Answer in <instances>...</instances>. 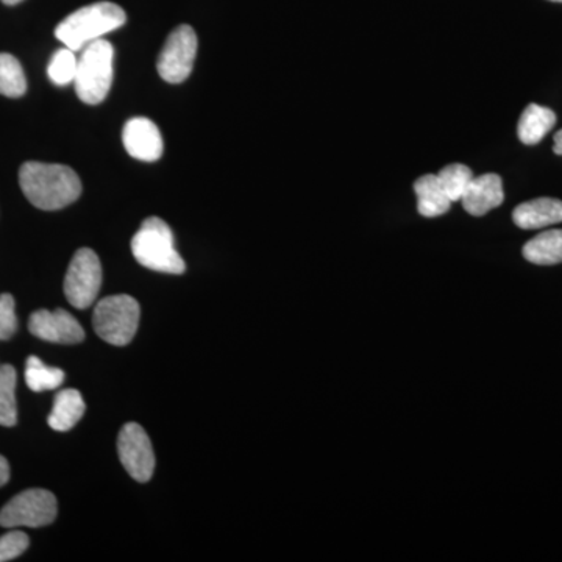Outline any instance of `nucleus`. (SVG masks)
<instances>
[{
  "label": "nucleus",
  "mask_w": 562,
  "mask_h": 562,
  "mask_svg": "<svg viewBox=\"0 0 562 562\" xmlns=\"http://www.w3.org/2000/svg\"><path fill=\"white\" fill-rule=\"evenodd\" d=\"M16 369L0 366V425L14 427L18 424Z\"/></svg>",
  "instance_id": "obj_18"
},
{
  "label": "nucleus",
  "mask_w": 562,
  "mask_h": 562,
  "mask_svg": "<svg viewBox=\"0 0 562 562\" xmlns=\"http://www.w3.org/2000/svg\"><path fill=\"white\" fill-rule=\"evenodd\" d=\"M553 151L554 154L560 155V157H562V131L558 132L557 135H554Z\"/></svg>",
  "instance_id": "obj_26"
},
{
  "label": "nucleus",
  "mask_w": 562,
  "mask_h": 562,
  "mask_svg": "<svg viewBox=\"0 0 562 562\" xmlns=\"http://www.w3.org/2000/svg\"><path fill=\"white\" fill-rule=\"evenodd\" d=\"M554 124H557V114L553 110L538 103H530L520 116L517 135L527 146H536L546 138L547 133L552 131Z\"/></svg>",
  "instance_id": "obj_15"
},
{
  "label": "nucleus",
  "mask_w": 562,
  "mask_h": 562,
  "mask_svg": "<svg viewBox=\"0 0 562 562\" xmlns=\"http://www.w3.org/2000/svg\"><path fill=\"white\" fill-rule=\"evenodd\" d=\"M552 2H562V0H552Z\"/></svg>",
  "instance_id": "obj_28"
},
{
  "label": "nucleus",
  "mask_w": 562,
  "mask_h": 562,
  "mask_svg": "<svg viewBox=\"0 0 562 562\" xmlns=\"http://www.w3.org/2000/svg\"><path fill=\"white\" fill-rule=\"evenodd\" d=\"M113 60L110 41L99 38L83 47L74 79L81 102L98 105L105 101L113 85Z\"/></svg>",
  "instance_id": "obj_4"
},
{
  "label": "nucleus",
  "mask_w": 562,
  "mask_h": 562,
  "mask_svg": "<svg viewBox=\"0 0 562 562\" xmlns=\"http://www.w3.org/2000/svg\"><path fill=\"white\" fill-rule=\"evenodd\" d=\"M20 184L27 201L44 211L66 209L81 194L79 176L65 165L24 162L20 169Z\"/></svg>",
  "instance_id": "obj_1"
},
{
  "label": "nucleus",
  "mask_w": 562,
  "mask_h": 562,
  "mask_svg": "<svg viewBox=\"0 0 562 562\" xmlns=\"http://www.w3.org/2000/svg\"><path fill=\"white\" fill-rule=\"evenodd\" d=\"M101 286L102 266L98 255L91 249L77 250L65 277L66 299L74 308H90Z\"/></svg>",
  "instance_id": "obj_7"
},
{
  "label": "nucleus",
  "mask_w": 562,
  "mask_h": 562,
  "mask_svg": "<svg viewBox=\"0 0 562 562\" xmlns=\"http://www.w3.org/2000/svg\"><path fill=\"white\" fill-rule=\"evenodd\" d=\"M18 331V317L14 313V299L11 294L0 295V341H9Z\"/></svg>",
  "instance_id": "obj_24"
},
{
  "label": "nucleus",
  "mask_w": 562,
  "mask_h": 562,
  "mask_svg": "<svg viewBox=\"0 0 562 562\" xmlns=\"http://www.w3.org/2000/svg\"><path fill=\"white\" fill-rule=\"evenodd\" d=\"M139 314V303L132 295H110L95 306L92 327L111 346H127L138 330Z\"/></svg>",
  "instance_id": "obj_5"
},
{
  "label": "nucleus",
  "mask_w": 562,
  "mask_h": 562,
  "mask_svg": "<svg viewBox=\"0 0 562 562\" xmlns=\"http://www.w3.org/2000/svg\"><path fill=\"white\" fill-rule=\"evenodd\" d=\"M29 536L22 531H10L0 538V562L16 560L29 549Z\"/></svg>",
  "instance_id": "obj_23"
},
{
  "label": "nucleus",
  "mask_w": 562,
  "mask_h": 562,
  "mask_svg": "<svg viewBox=\"0 0 562 562\" xmlns=\"http://www.w3.org/2000/svg\"><path fill=\"white\" fill-rule=\"evenodd\" d=\"M127 21V14L113 2H95L74 11L55 29V36L70 50H83L92 41L117 31Z\"/></svg>",
  "instance_id": "obj_2"
},
{
  "label": "nucleus",
  "mask_w": 562,
  "mask_h": 562,
  "mask_svg": "<svg viewBox=\"0 0 562 562\" xmlns=\"http://www.w3.org/2000/svg\"><path fill=\"white\" fill-rule=\"evenodd\" d=\"M5 5H18V3H21L22 0H2Z\"/></svg>",
  "instance_id": "obj_27"
},
{
  "label": "nucleus",
  "mask_w": 562,
  "mask_h": 562,
  "mask_svg": "<svg viewBox=\"0 0 562 562\" xmlns=\"http://www.w3.org/2000/svg\"><path fill=\"white\" fill-rule=\"evenodd\" d=\"M87 412L83 397L79 391L65 390L55 395L54 409L47 417V424L52 430L69 431L70 428L79 424L81 417Z\"/></svg>",
  "instance_id": "obj_14"
},
{
  "label": "nucleus",
  "mask_w": 562,
  "mask_h": 562,
  "mask_svg": "<svg viewBox=\"0 0 562 562\" xmlns=\"http://www.w3.org/2000/svg\"><path fill=\"white\" fill-rule=\"evenodd\" d=\"M77 65H79V60H77L76 52L70 50L69 47L55 52L49 66H47L49 79L58 87L72 83L76 79Z\"/></svg>",
  "instance_id": "obj_22"
},
{
  "label": "nucleus",
  "mask_w": 562,
  "mask_h": 562,
  "mask_svg": "<svg viewBox=\"0 0 562 562\" xmlns=\"http://www.w3.org/2000/svg\"><path fill=\"white\" fill-rule=\"evenodd\" d=\"M513 221L522 231H538L562 222V201L552 198L524 202L514 210Z\"/></svg>",
  "instance_id": "obj_13"
},
{
  "label": "nucleus",
  "mask_w": 562,
  "mask_h": 562,
  "mask_svg": "<svg viewBox=\"0 0 562 562\" xmlns=\"http://www.w3.org/2000/svg\"><path fill=\"white\" fill-rule=\"evenodd\" d=\"M439 183L446 191L447 198L453 202H461L462 195L472 183L473 173L465 165H449L438 173Z\"/></svg>",
  "instance_id": "obj_21"
},
{
  "label": "nucleus",
  "mask_w": 562,
  "mask_h": 562,
  "mask_svg": "<svg viewBox=\"0 0 562 562\" xmlns=\"http://www.w3.org/2000/svg\"><path fill=\"white\" fill-rule=\"evenodd\" d=\"M57 498L46 490H29L11 498L0 512V527L41 528L57 519Z\"/></svg>",
  "instance_id": "obj_6"
},
{
  "label": "nucleus",
  "mask_w": 562,
  "mask_h": 562,
  "mask_svg": "<svg viewBox=\"0 0 562 562\" xmlns=\"http://www.w3.org/2000/svg\"><path fill=\"white\" fill-rule=\"evenodd\" d=\"M417 195V211L424 217H439L446 214L452 206V201L447 198L446 191L439 183L438 176H422L414 183Z\"/></svg>",
  "instance_id": "obj_16"
},
{
  "label": "nucleus",
  "mask_w": 562,
  "mask_h": 562,
  "mask_svg": "<svg viewBox=\"0 0 562 562\" xmlns=\"http://www.w3.org/2000/svg\"><path fill=\"white\" fill-rule=\"evenodd\" d=\"M505 201L503 181L497 173H484L473 177L468 191L462 195L461 203L471 216L482 217L490 211L498 209Z\"/></svg>",
  "instance_id": "obj_12"
},
{
  "label": "nucleus",
  "mask_w": 562,
  "mask_h": 562,
  "mask_svg": "<svg viewBox=\"0 0 562 562\" xmlns=\"http://www.w3.org/2000/svg\"><path fill=\"white\" fill-rule=\"evenodd\" d=\"M125 150L139 161L154 162L162 157V136L155 122L147 117H133L122 132Z\"/></svg>",
  "instance_id": "obj_11"
},
{
  "label": "nucleus",
  "mask_w": 562,
  "mask_h": 562,
  "mask_svg": "<svg viewBox=\"0 0 562 562\" xmlns=\"http://www.w3.org/2000/svg\"><path fill=\"white\" fill-rule=\"evenodd\" d=\"M135 260L150 271L181 276L187 271L183 258L173 244L171 227L160 217H149L143 222L132 239Z\"/></svg>",
  "instance_id": "obj_3"
},
{
  "label": "nucleus",
  "mask_w": 562,
  "mask_h": 562,
  "mask_svg": "<svg viewBox=\"0 0 562 562\" xmlns=\"http://www.w3.org/2000/svg\"><path fill=\"white\" fill-rule=\"evenodd\" d=\"M198 35L191 25H179L166 40L157 69L168 83H181L191 76L198 55Z\"/></svg>",
  "instance_id": "obj_8"
},
{
  "label": "nucleus",
  "mask_w": 562,
  "mask_h": 562,
  "mask_svg": "<svg viewBox=\"0 0 562 562\" xmlns=\"http://www.w3.org/2000/svg\"><path fill=\"white\" fill-rule=\"evenodd\" d=\"M29 330L36 338L54 344H79L85 339L83 327L66 310H38L29 321Z\"/></svg>",
  "instance_id": "obj_10"
},
{
  "label": "nucleus",
  "mask_w": 562,
  "mask_h": 562,
  "mask_svg": "<svg viewBox=\"0 0 562 562\" xmlns=\"http://www.w3.org/2000/svg\"><path fill=\"white\" fill-rule=\"evenodd\" d=\"M65 382V372L49 368L38 357H31L25 364V383L33 392L54 391Z\"/></svg>",
  "instance_id": "obj_20"
},
{
  "label": "nucleus",
  "mask_w": 562,
  "mask_h": 562,
  "mask_svg": "<svg viewBox=\"0 0 562 562\" xmlns=\"http://www.w3.org/2000/svg\"><path fill=\"white\" fill-rule=\"evenodd\" d=\"M27 91V79L20 60L11 54H0V94L22 98Z\"/></svg>",
  "instance_id": "obj_19"
},
{
  "label": "nucleus",
  "mask_w": 562,
  "mask_h": 562,
  "mask_svg": "<svg viewBox=\"0 0 562 562\" xmlns=\"http://www.w3.org/2000/svg\"><path fill=\"white\" fill-rule=\"evenodd\" d=\"M10 475L9 461L0 454V487L5 486V484L10 482Z\"/></svg>",
  "instance_id": "obj_25"
},
{
  "label": "nucleus",
  "mask_w": 562,
  "mask_h": 562,
  "mask_svg": "<svg viewBox=\"0 0 562 562\" xmlns=\"http://www.w3.org/2000/svg\"><path fill=\"white\" fill-rule=\"evenodd\" d=\"M525 260L538 266L562 262V231L543 232L524 246Z\"/></svg>",
  "instance_id": "obj_17"
},
{
  "label": "nucleus",
  "mask_w": 562,
  "mask_h": 562,
  "mask_svg": "<svg viewBox=\"0 0 562 562\" xmlns=\"http://www.w3.org/2000/svg\"><path fill=\"white\" fill-rule=\"evenodd\" d=\"M117 452L125 471L133 480L147 483L154 475L155 453L147 432L140 425L131 422L124 425L117 438Z\"/></svg>",
  "instance_id": "obj_9"
}]
</instances>
